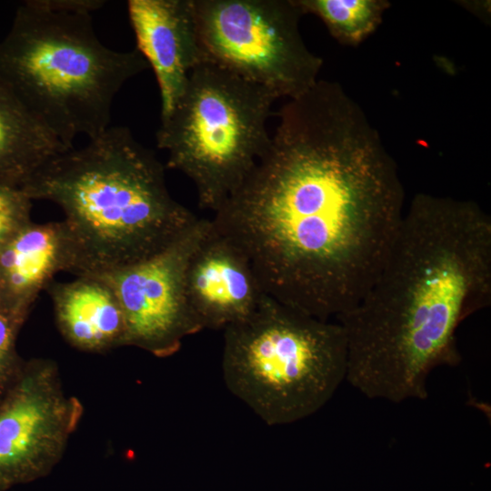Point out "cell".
Returning a JSON list of instances; mask_svg holds the SVG:
<instances>
[{
    "mask_svg": "<svg viewBox=\"0 0 491 491\" xmlns=\"http://www.w3.org/2000/svg\"><path fill=\"white\" fill-rule=\"evenodd\" d=\"M198 217L159 252L97 276L114 291L122 307L126 346L160 358L177 353L185 338L201 330L185 296L189 260L211 228Z\"/></svg>",
    "mask_w": 491,
    "mask_h": 491,
    "instance_id": "9c48e42d",
    "label": "cell"
},
{
    "mask_svg": "<svg viewBox=\"0 0 491 491\" xmlns=\"http://www.w3.org/2000/svg\"><path fill=\"white\" fill-rule=\"evenodd\" d=\"M270 144L210 218L265 294L321 320L365 296L405 212L396 163L362 107L318 79L277 112Z\"/></svg>",
    "mask_w": 491,
    "mask_h": 491,
    "instance_id": "6da1fadb",
    "label": "cell"
},
{
    "mask_svg": "<svg viewBox=\"0 0 491 491\" xmlns=\"http://www.w3.org/2000/svg\"><path fill=\"white\" fill-rule=\"evenodd\" d=\"M194 1L207 62L279 98H296L318 81L324 61L305 44L296 0Z\"/></svg>",
    "mask_w": 491,
    "mask_h": 491,
    "instance_id": "52a82bcc",
    "label": "cell"
},
{
    "mask_svg": "<svg viewBox=\"0 0 491 491\" xmlns=\"http://www.w3.org/2000/svg\"><path fill=\"white\" fill-rule=\"evenodd\" d=\"M76 268L77 252L65 221H31L0 249V296L32 310L56 274H75Z\"/></svg>",
    "mask_w": 491,
    "mask_h": 491,
    "instance_id": "7c38bea8",
    "label": "cell"
},
{
    "mask_svg": "<svg viewBox=\"0 0 491 491\" xmlns=\"http://www.w3.org/2000/svg\"><path fill=\"white\" fill-rule=\"evenodd\" d=\"M221 369L228 390L266 425L292 424L319 411L346 380V335L338 322L265 295L224 329Z\"/></svg>",
    "mask_w": 491,
    "mask_h": 491,
    "instance_id": "5b68a950",
    "label": "cell"
},
{
    "mask_svg": "<svg viewBox=\"0 0 491 491\" xmlns=\"http://www.w3.org/2000/svg\"><path fill=\"white\" fill-rule=\"evenodd\" d=\"M58 205L77 252V276H100L167 246L198 217L170 194L165 165L125 126L47 161L22 186Z\"/></svg>",
    "mask_w": 491,
    "mask_h": 491,
    "instance_id": "3957f363",
    "label": "cell"
},
{
    "mask_svg": "<svg viewBox=\"0 0 491 491\" xmlns=\"http://www.w3.org/2000/svg\"><path fill=\"white\" fill-rule=\"evenodd\" d=\"M32 200L21 187L0 183V249L30 223Z\"/></svg>",
    "mask_w": 491,
    "mask_h": 491,
    "instance_id": "e0dca14e",
    "label": "cell"
},
{
    "mask_svg": "<svg viewBox=\"0 0 491 491\" xmlns=\"http://www.w3.org/2000/svg\"><path fill=\"white\" fill-rule=\"evenodd\" d=\"M30 312L0 296V397L16 380L25 364L16 344Z\"/></svg>",
    "mask_w": 491,
    "mask_h": 491,
    "instance_id": "2e32d148",
    "label": "cell"
},
{
    "mask_svg": "<svg viewBox=\"0 0 491 491\" xmlns=\"http://www.w3.org/2000/svg\"><path fill=\"white\" fill-rule=\"evenodd\" d=\"M490 303L491 216L474 200L416 194L375 281L336 318L346 380L370 399H425L429 375L459 362V326Z\"/></svg>",
    "mask_w": 491,
    "mask_h": 491,
    "instance_id": "7a4b0ae2",
    "label": "cell"
},
{
    "mask_svg": "<svg viewBox=\"0 0 491 491\" xmlns=\"http://www.w3.org/2000/svg\"><path fill=\"white\" fill-rule=\"evenodd\" d=\"M92 14L27 0L0 41V79L65 146L109 127L115 97L149 65L97 37Z\"/></svg>",
    "mask_w": 491,
    "mask_h": 491,
    "instance_id": "277c9868",
    "label": "cell"
},
{
    "mask_svg": "<svg viewBox=\"0 0 491 491\" xmlns=\"http://www.w3.org/2000/svg\"><path fill=\"white\" fill-rule=\"evenodd\" d=\"M305 15L317 16L339 44L357 46L380 25L387 0H296Z\"/></svg>",
    "mask_w": 491,
    "mask_h": 491,
    "instance_id": "9a60e30c",
    "label": "cell"
},
{
    "mask_svg": "<svg viewBox=\"0 0 491 491\" xmlns=\"http://www.w3.org/2000/svg\"><path fill=\"white\" fill-rule=\"evenodd\" d=\"M84 413L83 403L65 391L54 360H25L0 397V491L49 475Z\"/></svg>",
    "mask_w": 491,
    "mask_h": 491,
    "instance_id": "ba28073f",
    "label": "cell"
},
{
    "mask_svg": "<svg viewBox=\"0 0 491 491\" xmlns=\"http://www.w3.org/2000/svg\"><path fill=\"white\" fill-rule=\"evenodd\" d=\"M68 148L0 79V183L21 187Z\"/></svg>",
    "mask_w": 491,
    "mask_h": 491,
    "instance_id": "5bb4252c",
    "label": "cell"
},
{
    "mask_svg": "<svg viewBox=\"0 0 491 491\" xmlns=\"http://www.w3.org/2000/svg\"><path fill=\"white\" fill-rule=\"evenodd\" d=\"M265 295L247 256L212 224L185 275L187 304L201 330L245 320Z\"/></svg>",
    "mask_w": 491,
    "mask_h": 491,
    "instance_id": "30bf717a",
    "label": "cell"
},
{
    "mask_svg": "<svg viewBox=\"0 0 491 491\" xmlns=\"http://www.w3.org/2000/svg\"><path fill=\"white\" fill-rule=\"evenodd\" d=\"M64 339L77 350L105 353L126 346L125 321L111 287L94 276H77L47 287Z\"/></svg>",
    "mask_w": 491,
    "mask_h": 491,
    "instance_id": "4fadbf2b",
    "label": "cell"
},
{
    "mask_svg": "<svg viewBox=\"0 0 491 491\" xmlns=\"http://www.w3.org/2000/svg\"><path fill=\"white\" fill-rule=\"evenodd\" d=\"M278 98L210 62L192 70L155 138L166 152V167L192 181L201 208L215 212L266 152L267 122Z\"/></svg>",
    "mask_w": 491,
    "mask_h": 491,
    "instance_id": "8992f818",
    "label": "cell"
},
{
    "mask_svg": "<svg viewBox=\"0 0 491 491\" xmlns=\"http://www.w3.org/2000/svg\"><path fill=\"white\" fill-rule=\"evenodd\" d=\"M127 13L136 49L155 73L161 117L183 95L190 73L207 62L203 52L194 0H129Z\"/></svg>",
    "mask_w": 491,
    "mask_h": 491,
    "instance_id": "8fae6325",
    "label": "cell"
}]
</instances>
